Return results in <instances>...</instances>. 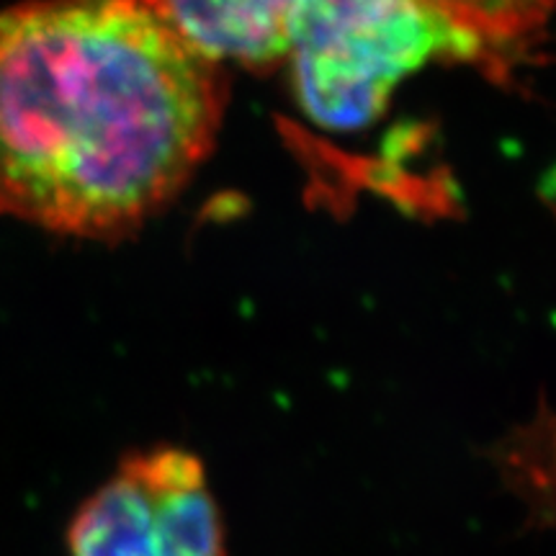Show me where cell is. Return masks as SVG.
Returning a JSON list of instances; mask_svg holds the SVG:
<instances>
[{
	"label": "cell",
	"mask_w": 556,
	"mask_h": 556,
	"mask_svg": "<svg viewBox=\"0 0 556 556\" xmlns=\"http://www.w3.org/2000/svg\"><path fill=\"white\" fill-rule=\"evenodd\" d=\"M70 556H227L225 528L193 454L127 456L67 533Z\"/></svg>",
	"instance_id": "3957f363"
},
{
	"label": "cell",
	"mask_w": 556,
	"mask_h": 556,
	"mask_svg": "<svg viewBox=\"0 0 556 556\" xmlns=\"http://www.w3.org/2000/svg\"><path fill=\"white\" fill-rule=\"evenodd\" d=\"M287 58L309 119L358 129L377 119L392 90L426 62H467L484 52L417 0H302Z\"/></svg>",
	"instance_id": "7a4b0ae2"
},
{
	"label": "cell",
	"mask_w": 556,
	"mask_h": 556,
	"mask_svg": "<svg viewBox=\"0 0 556 556\" xmlns=\"http://www.w3.org/2000/svg\"><path fill=\"white\" fill-rule=\"evenodd\" d=\"M193 52L214 65L268 70L287 60L302 0H150Z\"/></svg>",
	"instance_id": "277c9868"
},
{
	"label": "cell",
	"mask_w": 556,
	"mask_h": 556,
	"mask_svg": "<svg viewBox=\"0 0 556 556\" xmlns=\"http://www.w3.org/2000/svg\"><path fill=\"white\" fill-rule=\"evenodd\" d=\"M227 88L150 0H31L0 13V214L116 238L184 189Z\"/></svg>",
	"instance_id": "6da1fadb"
},
{
	"label": "cell",
	"mask_w": 556,
	"mask_h": 556,
	"mask_svg": "<svg viewBox=\"0 0 556 556\" xmlns=\"http://www.w3.org/2000/svg\"><path fill=\"white\" fill-rule=\"evenodd\" d=\"M467 31L486 52L531 41L556 11V0H417Z\"/></svg>",
	"instance_id": "5b68a950"
}]
</instances>
